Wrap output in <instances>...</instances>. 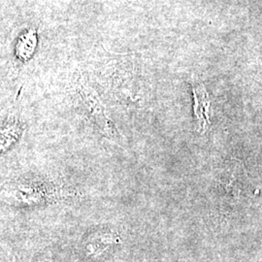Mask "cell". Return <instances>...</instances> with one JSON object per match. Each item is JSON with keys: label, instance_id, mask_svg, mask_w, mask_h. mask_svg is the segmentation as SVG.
<instances>
[{"label": "cell", "instance_id": "1", "mask_svg": "<svg viewBox=\"0 0 262 262\" xmlns=\"http://www.w3.org/2000/svg\"><path fill=\"white\" fill-rule=\"evenodd\" d=\"M76 92L85 112L98 131L106 138L116 139L117 132L103 101L84 75L79 76L77 79Z\"/></svg>", "mask_w": 262, "mask_h": 262}, {"label": "cell", "instance_id": "2", "mask_svg": "<svg viewBox=\"0 0 262 262\" xmlns=\"http://www.w3.org/2000/svg\"><path fill=\"white\" fill-rule=\"evenodd\" d=\"M191 91L193 96V112L196 119L199 132L208 129L210 124V99L204 84L200 82L191 83Z\"/></svg>", "mask_w": 262, "mask_h": 262}, {"label": "cell", "instance_id": "3", "mask_svg": "<svg viewBox=\"0 0 262 262\" xmlns=\"http://www.w3.org/2000/svg\"><path fill=\"white\" fill-rule=\"evenodd\" d=\"M38 36L36 28H29L19 36L15 48V54L20 61L29 60L37 47Z\"/></svg>", "mask_w": 262, "mask_h": 262}, {"label": "cell", "instance_id": "4", "mask_svg": "<svg viewBox=\"0 0 262 262\" xmlns=\"http://www.w3.org/2000/svg\"><path fill=\"white\" fill-rule=\"evenodd\" d=\"M120 238L110 231H97L89 236L85 243V251L90 255H98L104 252L110 245L118 243Z\"/></svg>", "mask_w": 262, "mask_h": 262}, {"label": "cell", "instance_id": "5", "mask_svg": "<svg viewBox=\"0 0 262 262\" xmlns=\"http://www.w3.org/2000/svg\"><path fill=\"white\" fill-rule=\"evenodd\" d=\"M23 133L21 123L16 119H11L2 124L1 128V152H4L19 140Z\"/></svg>", "mask_w": 262, "mask_h": 262}]
</instances>
